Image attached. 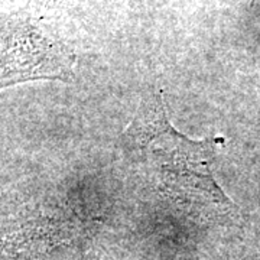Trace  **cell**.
<instances>
[{
	"label": "cell",
	"instance_id": "6da1fadb",
	"mask_svg": "<svg viewBox=\"0 0 260 260\" xmlns=\"http://www.w3.org/2000/svg\"><path fill=\"white\" fill-rule=\"evenodd\" d=\"M211 138L194 140L168 119L164 95L146 93L120 136L124 159L158 192L189 213H232L234 204L214 177Z\"/></svg>",
	"mask_w": 260,
	"mask_h": 260
},
{
	"label": "cell",
	"instance_id": "7a4b0ae2",
	"mask_svg": "<svg viewBox=\"0 0 260 260\" xmlns=\"http://www.w3.org/2000/svg\"><path fill=\"white\" fill-rule=\"evenodd\" d=\"M73 56L32 20L0 16V88L39 78H67Z\"/></svg>",
	"mask_w": 260,
	"mask_h": 260
}]
</instances>
